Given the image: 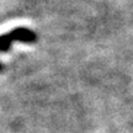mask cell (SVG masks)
Returning <instances> with one entry per match:
<instances>
[{
  "label": "cell",
  "instance_id": "1",
  "mask_svg": "<svg viewBox=\"0 0 133 133\" xmlns=\"http://www.w3.org/2000/svg\"><path fill=\"white\" fill-rule=\"evenodd\" d=\"M11 41H19L22 43H27V44H32L37 41V35L35 31L27 29V27H16L11 32L8 33Z\"/></svg>",
  "mask_w": 133,
  "mask_h": 133
},
{
  "label": "cell",
  "instance_id": "2",
  "mask_svg": "<svg viewBox=\"0 0 133 133\" xmlns=\"http://www.w3.org/2000/svg\"><path fill=\"white\" fill-rule=\"evenodd\" d=\"M12 46V41H11V38L9 37V35L8 33H5L1 36V52H8L10 48Z\"/></svg>",
  "mask_w": 133,
  "mask_h": 133
}]
</instances>
